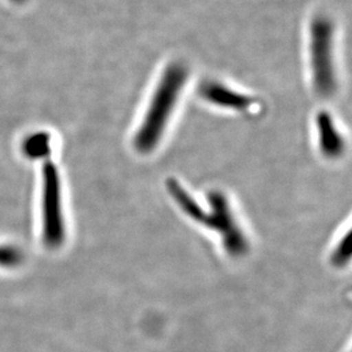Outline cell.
<instances>
[{"mask_svg": "<svg viewBox=\"0 0 352 352\" xmlns=\"http://www.w3.org/2000/svg\"><path fill=\"white\" fill-rule=\"evenodd\" d=\"M186 79L187 70L183 64H171L166 67L151 100L145 119L136 133L135 146L140 153H150L157 146Z\"/></svg>", "mask_w": 352, "mask_h": 352, "instance_id": "1", "label": "cell"}, {"mask_svg": "<svg viewBox=\"0 0 352 352\" xmlns=\"http://www.w3.org/2000/svg\"><path fill=\"white\" fill-rule=\"evenodd\" d=\"M310 31L314 86L320 96L329 97L336 88L333 63V25L325 17H317L313 21Z\"/></svg>", "mask_w": 352, "mask_h": 352, "instance_id": "2", "label": "cell"}, {"mask_svg": "<svg viewBox=\"0 0 352 352\" xmlns=\"http://www.w3.org/2000/svg\"><path fill=\"white\" fill-rule=\"evenodd\" d=\"M43 239L54 250L63 245L67 239L60 177L50 162L43 166Z\"/></svg>", "mask_w": 352, "mask_h": 352, "instance_id": "3", "label": "cell"}, {"mask_svg": "<svg viewBox=\"0 0 352 352\" xmlns=\"http://www.w3.org/2000/svg\"><path fill=\"white\" fill-rule=\"evenodd\" d=\"M199 95L217 107L232 110L245 111L253 105L251 97L234 91L221 83L213 81L203 83L199 88Z\"/></svg>", "mask_w": 352, "mask_h": 352, "instance_id": "4", "label": "cell"}, {"mask_svg": "<svg viewBox=\"0 0 352 352\" xmlns=\"http://www.w3.org/2000/svg\"><path fill=\"white\" fill-rule=\"evenodd\" d=\"M317 126H318L319 146L322 154L331 159L340 157L344 148V142L336 129L331 116L326 112L319 113L317 117Z\"/></svg>", "mask_w": 352, "mask_h": 352, "instance_id": "5", "label": "cell"}, {"mask_svg": "<svg viewBox=\"0 0 352 352\" xmlns=\"http://www.w3.org/2000/svg\"><path fill=\"white\" fill-rule=\"evenodd\" d=\"M23 254L14 246L0 245V267L14 268L20 266Z\"/></svg>", "mask_w": 352, "mask_h": 352, "instance_id": "6", "label": "cell"}]
</instances>
